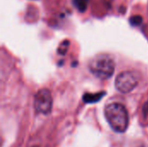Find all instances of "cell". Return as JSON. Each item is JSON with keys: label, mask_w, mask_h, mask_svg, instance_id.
<instances>
[{"label": "cell", "mask_w": 148, "mask_h": 147, "mask_svg": "<svg viewBox=\"0 0 148 147\" xmlns=\"http://www.w3.org/2000/svg\"><path fill=\"white\" fill-rule=\"evenodd\" d=\"M88 68L95 76L101 80H106L114 75L115 64L113 58L109 55H99L91 60Z\"/></svg>", "instance_id": "2"}, {"label": "cell", "mask_w": 148, "mask_h": 147, "mask_svg": "<svg viewBox=\"0 0 148 147\" xmlns=\"http://www.w3.org/2000/svg\"><path fill=\"white\" fill-rule=\"evenodd\" d=\"M105 94V92H99L95 94H85L82 97V100L85 103H95L99 101Z\"/></svg>", "instance_id": "5"}, {"label": "cell", "mask_w": 148, "mask_h": 147, "mask_svg": "<svg viewBox=\"0 0 148 147\" xmlns=\"http://www.w3.org/2000/svg\"><path fill=\"white\" fill-rule=\"evenodd\" d=\"M138 85V78L130 71H124L119 74L115 79V88L122 94L132 92Z\"/></svg>", "instance_id": "4"}, {"label": "cell", "mask_w": 148, "mask_h": 147, "mask_svg": "<svg viewBox=\"0 0 148 147\" xmlns=\"http://www.w3.org/2000/svg\"><path fill=\"white\" fill-rule=\"evenodd\" d=\"M69 46V40H64V41L61 43L60 47L58 48V53H59L60 55H65L66 52L68 51Z\"/></svg>", "instance_id": "8"}, {"label": "cell", "mask_w": 148, "mask_h": 147, "mask_svg": "<svg viewBox=\"0 0 148 147\" xmlns=\"http://www.w3.org/2000/svg\"><path fill=\"white\" fill-rule=\"evenodd\" d=\"M89 0H73V4L74 6L80 11V12H84L86 11L88 5Z\"/></svg>", "instance_id": "6"}, {"label": "cell", "mask_w": 148, "mask_h": 147, "mask_svg": "<svg viewBox=\"0 0 148 147\" xmlns=\"http://www.w3.org/2000/svg\"><path fill=\"white\" fill-rule=\"evenodd\" d=\"M53 99L51 93L47 88L40 89L34 98V108L42 114H49L52 110Z\"/></svg>", "instance_id": "3"}, {"label": "cell", "mask_w": 148, "mask_h": 147, "mask_svg": "<svg viewBox=\"0 0 148 147\" xmlns=\"http://www.w3.org/2000/svg\"><path fill=\"white\" fill-rule=\"evenodd\" d=\"M142 116L146 122L148 123V101L143 105L142 107Z\"/></svg>", "instance_id": "9"}, {"label": "cell", "mask_w": 148, "mask_h": 147, "mask_svg": "<svg viewBox=\"0 0 148 147\" xmlns=\"http://www.w3.org/2000/svg\"><path fill=\"white\" fill-rule=\"evenodd\" d=\"M120 11H121V14H124V13H126V7L125 6H123V5H121V7H120Z\"/></svg>", "instance_id": "10"}, {"label": "cell", "mask_w": 148, "mask_h": 147, "mask_svg": "<svg viewBox=\"0 0 148 147\" xmlns=\"http://www.w3.org/2000/svg\"><path fill=\"white\" fill-rule=\"evenodd\" d=\"M129 23L132 26H140L143 23V17L140 15H134L129 18Z\"/></svg>", "instance_id": "7"}, {"label": "cell", "mask_w": 148, "mask_h": 147, "mask_svg": "<svg viewBox=\"0 0 148 147\" xmlns=\"http://www.w3.org/2000/svg\"><path fill=\"white\" fill-rule=\"evenodd\" d=\"M104 114L111 128L116 133H124L128 127L129 117L126 107L119 103H111L105 107Z\"/></svg>", "instance_id": "1"}]
</instances>
